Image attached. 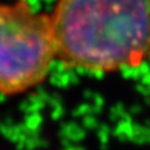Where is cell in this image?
I'll return each mask as SVG.
<instances>
[{"label":"cell","mask_w":150,"mask_h":150,"mask_svg":"<svg viewBox=\"0 0 150 150\" xmlns=\"http://www.w3.org/2000/svg\"><path fill=\"white\" fill-rule=\"evenodd\" d=\"M50 16L65 67L102 74L150 57V0H54Z\"/></svg>","instance_id":"obj_1"},{"label":"cell","mask_w":150,"mask_h":150,"mask_svg":"<svg viewBox=\"0 0 150 150\" xmlns=\"http://www.w3.org/2000/svg\"><path fill=\"white\" fill-rule=\"evenodd\" d=\"M56 59L50 13L37 11L27 0L0 3V95L38 86Z\"/></svg>","instance_id":"obj_2"}]
</instances>
